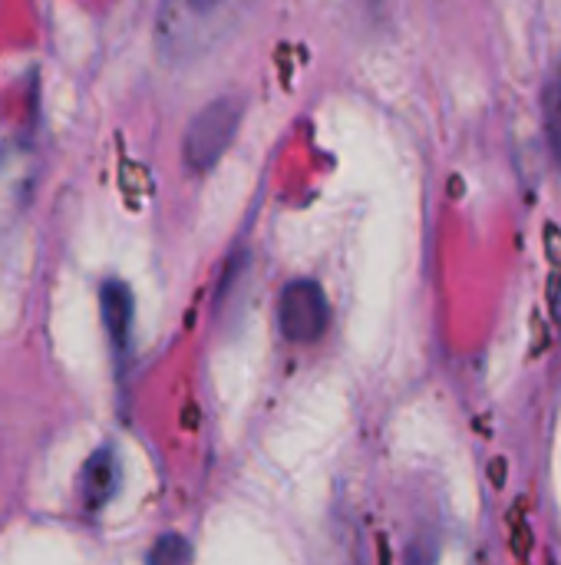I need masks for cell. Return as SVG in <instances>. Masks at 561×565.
Returning <instances> with one entry per match:
<instances>
[{"mask_svg":"<svg viewBox=\"0 0 561 565\" xmlns=\"http://www.w3.org/2000/svg\"><path fill=\"white\" fill-rule=\"evenodd\" d=\"M30 199V166L10 152H0V228L10 225Z\"/></svg>","mask_w":561,"mask_h":565,"instance_id":"obj_6","label":"cell"},{"mask_svg":"<svg viewBox=\"0 0 561 565\" xmlns=\"http://www.w3.org/2000/svg\"><path fill=\"white\" fill-rule=\"evenodd\" d=\"M241 99L238 96H218L208 106L198 109V116L185 129V166L192 172H208L222 162V156L231 149L238 126H241Z\"/></svg>","mask_w":561,"mask_h":565,"instance_id":"obj_2","label":"cell"},{"mask_svg":"<svg viewBox=\"0 0 561 565\" xmlns=\"http://www.w3.org/2000/svg\"><path fill=\"white\" fill-rule=\"evenodd\" d=\"M542 106H546V129H549V142H552V149L559 152V159H561V79H555V83L546 89Z\"/></svg>","mask_w":561,"mask_h":565,"instance_id":"obj_7","label":"cell"},{"mask_svg":"<svg viewBox=\"0 0 561 565\" xmlns=\"http://www.w3.org/2000/svg\"><path fill=\"white\" fill-rule=\"evenodd\" d=\"M278 324H281V334L294 344H311L324 338L331 324V305H327L324 288L314 278L291 281L278 301Z\"/></svg>","mask_w":561,"mask_h":565,"instance_id":"obj_3","label":"cell"},{"mask_svg":"<svg viewBox=\"0 0 561 565\" xmlns=\"http://www.w3.org/2000/svg\"><path fill=\"white\" fill-rule=\"evenodd\" d=\"M99 311H103V324H106V334L112 341V348L122 354L126 344H129V331H132V291L126 281L119 278H109L103 288H99Z\"/></svg>","mask_w":561,"mask_h":565,"instance_id":"obj_4","label":"cell"},{"mask_svg":"<svg viewBox=\"0 0 561 565\" xmlns=\"http://www.w3.org/2000/svg\"><path fill=\"white\" fill-rule=\"evenodd\" d=\"M251 0H165L159 13V53L192 63L215 50L241 20Z\"/></svg>","mask_w":561,"mask_h":565,"instance_id":"obj_1","label":"cell"},{"mask_svg":"<svg viewBox=\"0 0 561 565\" xmlns=\"http://www.w3.org/2000/svg\"><path fill=\"white\" fill-rule=\"evenodd\" d=\"M116 487H119V460H116V454H112L109 447H103V450H96V454L86 460V467H83V473H79L83 503H86L89 510H103V507L112 500Z\"/></svg>","mask_w":561,"mask_h":565,"instance_id":"obj_5","label":"cell"},{"mask_svg":"<svg viewBox=\"0 0 561 565\" xmlns=\"http://www.w3.org/2000/svg\"><path fill=\"white\" fill-rule=\"evenodd\" d=\"M192 559V550L185 546V540L179 536H165L155 543V550L149 553V563H185Z\"/></svg>","mask_w":561,"mask_h":565,"instance_id":"obj_8","label":"cell"}]
</instances>
